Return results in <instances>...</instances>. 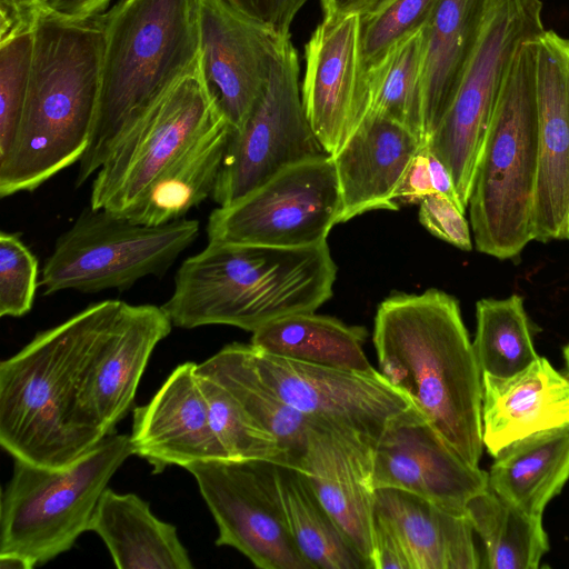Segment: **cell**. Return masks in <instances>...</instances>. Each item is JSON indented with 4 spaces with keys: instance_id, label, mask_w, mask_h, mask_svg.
<instances>
[{
    "instance_id": "6da1fadb",
    "label": "cell",
    "mask_w": 569,
    "mask_h": 569,
    "mask_svg": "<svg viewBox=\"0 0 569 569\" xmlns=\"http://www.w3.org/2000/svg\"><path fill=\"white\" fill-rule=\"evenodd\" d=\"M380 373L466 461L482 456V373L459 302L443 291L396 293L375 317Z\"/></svg>"
},
{
    "instance_id": "7a4b0ae2",
    "label": "cell",
    "mask_w": 569,
    "mask_h": 569,
    "mask_svg": "<svg viewBox=\"0 0 569 569\" xmlns=\"http://www.w3.org/2000/svg\"><path fill=\"white\" fill-rule=\"evenodd\" d=\"M104 48L102 14L68 20L39 8L27 98L0 159V196L33 191L79 162L93 130Z\"/></svg>"
},
{
    "instance_id": "3957f363",
    "label": "cell",
    "mask_w": 569,
    "mask_h": 569,
    "mask_svg": "<svg viewBox=\"0 0 569 569\" xmlns=\"http://www.w3.org/2000/svg\"><path fill=\"white\" fill-rule=\"evenodd\" d=\"M121 303L90 305L0 363V445L14 459L63 468L104 438L86 419L80 393L97 341Z\"/></svg>"
},
{
    "instance_id": "277c9868",
    "label": "cell",
    "mask_w": 569,
    "mask_h": 569,
    "mask_svg": "<svg viewBox=\"0 0 569 569\" xmlns=\"http://www.w3.org/2000/svg\"><path fill=\"white\" fill-rule=\"evenodd\" d=\"M336 274L327 241L302 248L208 241L181 263L162 308L179 328L227 325L254 332L316 311L332 297Z\"/></svg>"
},
{
    "instance_id": "5b68a950",
    "label": "cell",
    "mask_w": 569,
    "mask_h": 569,
    "mask_svg": "<svg viewBox=\"0 0 569 569\" xmlns=\"http://www.w3.org/2000/svg\"><path fill=\"white\" fill-rule=\"evenodd\" d=\"M200 0H120L102 13L100 96L77 187L99 170L119 137L200 58Z\"/></svg>"
},
{
    "instance_id": "8992f818",
    "label": "cell",
    "mask_w": 569,
    "mask_h": 569,
    "mask_svg": "<svg viewBox=\"0 0 569 569\" xmlns=\"http://www.w3.org/2000/svg\"><path fill=\"white\" fill-rule=\"evenodd\" d=\"M535 39L519 47L505 74L468 202L477 250L500 260L517 257L535 240L539 154Z\"/></svg>"
},
{
    "instance_id": "52a82bcc",
    "label": "cell",
    "mask_w": 569,
    "mask_h": 569,
    "mask_svg": "<svg viewBox=\"0 0 569 569\" xmlns=\"http://www.w3.org/2000/svg\"><path fill=\"white\" fill-rule=\"evenodd\" d=\"M131 455L130 436L113 432L63 468L14 459L1 493L0 553L23 556L37 567L71 549Z\"/></svg>"
},
{
    "instance_id": "ba28073f",
    "label": "cell",
    "mask_w": 569,
    "mask_h": 569,
    "mask_svg": "<svg viewBox=\"0 0 569 569\" xmlns=\"http://www.w3.org/2000/svg\"><path fill=\"white\" fill-rule=\"evenodd\" d=\"M199 230L194 219L149 226L89 207L56 240L39 286L46 296L64 290H128L142 278L162 277Z\"/></svg>"
},
{
    "instance_id": "9c48e42d",
    "label": "cell",
    "mask_w": 569,
    "mask_h": 569,
    "mask_svg": "<svg viewBox=\"0 0 569 569\" xmlns=\"http://www.w3.org/2000/svg\"><path fill=\"white\" fill-rule=\"evenodd\" d=\"M224 121L199 58L114 142L92 181L90 207L124 214L160 173Z\"/></svg>"
},
{
    "instance_id": "30bf717a",
    "label": "cell",
    "mask_w": 569,
    "mask_h": 569,
    "mask_svg": "<svg viewBox=\"0 0 569 569\" xmlns=\"http://www.w3.org/2000/svg\"><path fill=\"white\" fill-rule=\"evenodd\" d=\"M541 0H492L481 37L451 106L426 142L468 207L485 137L519 47L545 31Z\"/></svg>"
},
{
    "instance_id": "8fae6325",
    "label": "cell",
    "mask_w": 569,
    "mask_h": 569,
    "mask_svg": "<svg viewBox=\"0 0 569 569\" xmlns=\"http://www.w3.org/2000/svg\"><path fill=\"white\" fill-rule=\"evenodd\" d=\"M341 197L330 154L284 168L236 202L214 209L208 241L302 248L327 241Z\"/></svg>"
},
{
    "instance_id": "7c38bea8",
    "label": "cell",
    "mask_w": 569,
    "mask_h": 569,
    "mask_svg": "<svg viewBox=\"0 0 569 569\" xmlns=\"http://www.w3.org/2000/svg\"><path fill=\"white\" fill-rule=\"evenodd\" d=\"M299 71L290 39L246 122L232 131L211 197L219 207L236 202L287 167L329 154L306 116Z\"/></svg>"
},
{
    "instance_id": "4fadbf2b",
    "label": "cell",
    "mask_w": 569,
    "mask_h": 569,
    "mask_svg": "<svg viewBox=\"0 0 569 569\" xmlns=\"http://www.w3.org/2000/svg\"><path fill=\"white\" fill-rule=\"evenodd\" d=\"M184 469L217 523V546L234 548L260 569H311L289 530L277 463L211 460Z\"/></svg>"
},
{
    "instance_id": "5bb4252c",
    "label": "cell",
    "mask_w": 569,
    "mask_h": 569,
    "mask_svg": "<svg viewBox=\"0 0 569 569\" xmlns=\"http://www.w3.org/2000/svg\"><path fill=\"white\" fill-rule=\"evenodd\" d=\"M259 378L281 400L313 418L347 427L373 448L388 428L415 407L379 370L361 372L273 356L244 343Z\"/></svg>"
},
{
    "instance_id": "9a60e30c",
    "label": "cell",
    "mask_w": 569,
    "mask_h": 569,
    "mask_svg": "<svg viewBox=\"0 0 569 569\" xmlns=\"http://www.w3.org/2000/svg\"><path fill=\"white\" fill-rule=\"evenodd\" d=\"M200 63L219 108L238 131L267 88L274 60L290 37L223 0H200Z\"/></svg>"
},
{
    "instance_id": "2e32d148",
    "label": "cell",
    "mask_w": 569,
    "mask_h": 569,
    "mask_svg": "<svg viewBox=\"0 0 569 569\" xmlns=\"http://www.w3.org/2000/svg\"><path fill=\"white\" fill-rule=\"evenodd\" d=\"M372 486L407 491L466 513L467 503L488 488V472L466 461L415 406L376 446Z\"/></svg>"
},
{
    "instance_id": "e0dca14e",
    "label": "cell",
    "mask_w": 569,
    "mask_h": 569,
    "mask_svg": "<svg viewBox=\"0 0 569 569\" xmlns=\"http://www.w3.org/2000/svg\"><path fill=\"white\" fill-rule=\"evenodd\" d=\"M301 99L308 121L333 156L367 114L360 14L323 16L305 47Z\"/></svg>"
},
{
    "instance_id": "ac0fdd59",
    "label": "cell",
    "mask_w": 569,
    "mask_h": 569,
    "mask_svg": "<svg viewBox=\"0 0 569 569\" xmlns=\"http://www.w3.org/2000/svg\"><path fill=\"white\" fill-rule=\"evenodd\" d=\"M533 53L539 147L535 240H569V39L545 30L533 40Z\"/></svg>"
},
{
    "instance_id": "d6986e66",
    "label": "cell",
    "mask_w": 569,
    "mask_h": 569,
    "mask_svg": "<svg viewBox=\"0 0 569 569\" xmlns=\"http://www.w3.org/2000/svg\"><path fill=\"white\" fill-rule=\"evenodd\" d=\"M164 309L121 303L99 337L80 393L88 422L104 437L132 407L137 388L156 346L171 331Z\"/></svg>"
},
{
    "instance_id": "ffe728a7",
    "label": "cell",
    "mask_w": 569,
    "mask_h": 569,
    "mask_svg": "<svg viewBox=\"0 0 569 569\" xmlns=\"http://www.w3.org/2000/svg\"><path fill=\"white\" fill-rule=\"evenodd\" d=\"M373 450L353 430L313 419L300 463L317 497L369 569H373Z\"/></svg>"
},
{
    "instance_id": "44dd1931",
    "label": "cell",
    "mask_w": 569,
    "mask_h": 569,
    "mask_svg": "<svg viewBox=\"0 0 569 569\" xmlns=\"http://www.w3.org/2000/svg\"><path fill=\"white\" fill-rule=\"evenodd\" d=\"M196 369L191 361L179 365L151 400L133 410L129 435L133 455L152 466L154 473L170 466L229 460L212 429Z\"/></svg>"
},
{
    "instance_id": "7402d4cb",
    "label": "cell",
    "mask_w": 569,
    "mask_h": 569,
    "mask_svg": "<svg viewBox=\"0 0 569 569\" xmlns=\"http://www.w3.org/2000/svg\"><path fill=\"white\" fill-rule=\"evenodd\" d=\"M421 144L400 123L367 114L331 156L341 197L339 222L372 210H398L397 191Z\"/></svg>"
},
{
    "instance_id": "603a6c76",
    "label": "cell",
    "mask_w": 569,
    "mask_h": 569,
    "mask_svg": "<svg viewBox=\"0 0 569 569\" xmlns=\"http://www.w3.org/2000/svg\"><path fill=\"white\" fill-rule=\"evenodd\" d=\"M481 421L493 458L520 439L569 423V377L543 357L509 378L482 375Z\"/></svg>"
},
{
    "instance_id": "cb8c5ba5",
    "label": "cell",
    "mask_w": 569,
    "mask_h": 569,
    "mask_svg": "<svg viewBox=\"0 0 569 569\" xmlns=\"http://www.w3.org/2000/svg\"><path fill=\"white\" fill-rule=\"evenodd\" d=\"M375 517L399 540L410 569L482 567L466 513L451 512L413 493L376 490Z\"/></svg>"
},
{
    "instance_id": "d4e9b609",
    "label": "cell",
    "mask_w": 569,
    "mask_h": 569,
    "mask_svg": "<svg viewBox=\"0 0 569 569\" xmlns=\"http://www.w3.org/2000/svg\"><path fill=\"white\" fill-rule=\"evenodd\" d=\"M492 0H438L422 28V143L435 132L478 46Z\"/></svg>"
},
{
    "instance_id": "484cf974",
    "label": "cell",
    "mask_w": 569,
    "mask_h": 569,
    "mask_svg": "<svg viewBox=\"0 0 569 569\" xmlns=\"http://www.w3.org/2000/svg\"><path fill=\"white\" fill-rule=\"evenodd\" d=\"M119 569H192L177 528L158 519L136 493L107 488L90 522Z\"/></svg>"
},
{
    "instance_id": "4316f807",
    "label": "cell",
    "mask_w": 569,
    "mask_h": 569,
    "mask_svg": "<svg viewBox=\"0 0 569 569\" xmlns=\"http://www.w3.org/2000/svg\"><path fill=\"white\" fill-rule=\"evenodd\" d=\"M569 480V423L520 439L498 457L488 487L526 513L542 518Z\"/></svg>"
},
{
    "instance_id": "83f0119b",
    "label": "cell",
    "mask_w": 569,
    "mask_h": 569,
    "mask_svg": "<svg viewBox=\"0 0 569 569\" xmlns=\"http://www.w3.org/2000/svg\"><path fill=\"white\" fill-rule=\"evenodd\" d=\"M232 128L224 121L171 163L146 190L124 217L159 226L181 219L212 197Z\"/></svg>"
},
{
    "instance_id": "f1b7e54d",
    "label": "cell",
    "mask_w": 569,
    "mask_h": 569,
    "mask_svg": "<svg viewBox=\"0 0 569 569\" xmlns=\"http://www.w3.org/2000/svg\"><path fill=\"white\" fill-rule=\"evenodd\" d=\"M197 372L220 383L259 426L277 439L289 467L300 470L313 419L287 405L263 383L247 358L244 343L224 346L197 365Z\"/></svg>"
},
{
    "instance_id": "f546056e",
    "label": "cell",
    "mask_w": 569,
    "mask_h": 569,
    "mask_svg": "<svg viewBox=\"0 0 569 569\" xmlns=\"http://www.w3.org/2000/svg\"><path fill=\"white\" fill-rule=\"evenodd\" d=\"M368 332L313 312L279 318L252 332L250 343L267 353L331 368L373 372L365 351Z\"/></svg>"
},
{
    "instance_id": "4dcf8cb0",
    "label": "cell",
    "mask_w": 569,
    "mask_h": 569,
    "mask_svg": "<svg viewBox=\"0 0 569 569\" xmlns=\"http://www.w3.org/2000/svg\"><path fill=\"white\" fill-rule=\"evenodd\" d=\"M278 481L289 530L311 569H369L305 472L278 465Z\"/></svg>"
},
{
    "instance_id": "1f68e13d",
    "label": "cell",
    "mask_w": 569,
    "mask_h": 569,
    "mask_svg": "<svg viewBox=\"0 0 569 569\" xmlns=\"http://www.w3.org/2000/svg\"><path fill=\"white\" fill-rule=\"evenodd\" d=\"M466 515L483 543V567L539 568L549 550L542 518L526 513L489 487L467 503Z\"/></svg>"
},
{
    "instance_id": "d6a6232c",
    "label": "cell",
    "mask_w": 569,
    "mask_h": 569,
    "mask_svg": "<svg viewBox=\"0 0 569 569\" xmlns=\"http://www.w3.org/2000/svg\"><path fill=\"white\" fill-rule=\"evenodd\" d=\"M422 29L396 46L365 73L367 114L389 118L422 143ZM366 114V116H367Z\"/></svg>"
},
{
    "instance_id": "836d02e7",
    "label": "cell",
    "mask_w": 569,
    "mask_h": 569,
    "mask_svg": "<svg viewBox=\"0 0 569 569\" xmlns=\"http://www.w3.org/2000/svg\"><path fill=\"white\" fill-rule=\"evenodd\" d=\"M475 355L482 375L512 377L540 356L533 343V329L522 297L481 299L476 305Z\"/></svg>"
},
{
    "instance_id": "e575fe53",
    "label": "cell",
    "mask_w": 569,
    "mask_h": 569,
    "mask_svg": "<svg viewBox=\"0 0 569 569\" xmlns=\"http://www.w3.org/2000/svg\"><path fill=\"white\" fill-rule=\"evenodd\" d=\"M197 371V369H196ZM212 429L229 460L260 459L289 467L277 439L259 426L217 381L197 372Z\"/></svg>"
},
{
    "instance_id": "d590c367",
    "label": "cell",
    "mask_w": 569,
    "mask_h": 569,
    "mask_svg": "<svg viewBox=\"0 0 569 569\" xmlns=\"http://www.w3.org/2000/svg\"><path fill=\"white\" fill-rule=\"evenodd\" d=\"M438 0H387L360 16L363 72L377 66L401 41L421 30Z\"/></svg>"
},
{
    "instance_id": "8d00e7d4",
    "label": "cell",
    "mask_w": 569,
    "mask_h": 569,
    "mask_svg": "<svg viewBox=\"0 0 569 569\" xmlns=\"http://www.w3.org/2000/svg\"><path fill=\"white\" fill-rule=\"evenodd\" d=\"M33 56V27L0 39V159L10 151L21 120Z\"/></svg>"
},
{
    "instance_id": "74e56055",
    "label": "cell",
    "mask_w": 569,
    "mask_h": 569,
    "mask_svg": "<svg viewBox=\"0 0 569 569\" xmlns=\"http://www.w3.org/2000/svg\"><path fill=\"white\" fill-rule=\"evenodd\" d=\"M38 259L16 233H0V316L22 317L34 301Z\"/></svg>"
},
{
    "instance_id": "f35d334b",
    "label": "cell",
    "mask_w": 569,
    "mask_h": 569,
    "mask_svg": "<svg viewBox=\"0 0 569 569\" xmlns=\"http://www.w3.org/2000/svg\"><path fill=\"white\" fill-rule=\"evenodd\" d=\"M419 220L435 237L461 250H471V234L465 211L447 197L431 193L423 198Z\"/></svg>"
},
{
    "instance_id": "ab89813d",
    "label": "cell",
    "mask_w": 569,
    "mask_h": 569,
    "mask_svg": "<svg viewBox=\"0 0 569 569\" xmlns=\"http://www.w3.org/2000/svg\"><path fill=\"white\" fill-rule=\"evenodd\" d=\"M238 11L257 19L283 37H290V28L301 8L309 0H223Z\"/></svg>"
},
{
    "instance_id": "60d3db41",
    "label": "cell",
    "mask_w": 569,
    "mask_h": 569,
    "mask_svg": "<svg viewBox=\"0 0 569 569\" xmlns=\"http://www.w3.org/2000/svg\"><path fill=\"white\" fill-rule=\"evenodd\" d=\"M431 193L435 191L429 171V148L422 143L403 177L396 194V201L398 203H420Z\"/></svg>"
},
{
    "instance_id": "b9f144b4",
    "label": "cell",
    "mask_w": 569,
    "mask_h": 569,
    "mask_svg": "<svg viewBox=\"0 0 569 569\" xmlns=\"http://www.w3.org/2000/svg\"><path fill=\"white\" fill-rule=\"evenodd\" d=\"M38 10V0H0V39L33 27Z\"/></svg>"
},
{
    "instance_id": "7bdbcfd3",
    "label": "cell",
    "mask_w": 569,
    "mask_h": 569,
    "mask_svg": "<svg viewBox=\"0 0 569 569\" xmlns=\"http://www.w3.org/2000/svg\"><path fill=\"white\" fill-rule=\"evenodd\" d=\"M111 0H38L39 8L63 19L82 20L103 13Z\"/></svg>"
},
{
    "instance_id": "ee69618b",
    "label": "cell",
    "mask_w": 569,
    "mask_h": 569,
    "mask_svg": "<svg viewBox=\"0 0 569 569\" xmlns=\"http://www.w3.org/2000/svg\"><path fill=\"white\" fill-rule=\"evenodd\" d=\"M429 171L435 193L442 194L453 201L461 210L466 208L457 193L452 177L446 166L429 150Z\"/></svg>"
},
{
    "instance_id": "f6af8a7d",
    "label": "cell",
    "mask_w": 569,
    "mask_h": 569,
    "mask_svg": "<svg viewBox=\"0 0 569 569\" xmlns=\"http://www.w3.org/2000/svg\"><path fill=\"white\" fill-rule=\"evenodd\" d=\"M387 0H321L323 16L366 14Z\"/></svg>"
},
{
    "instance_id": "bcb514c9",
    "label": "cell",
    "mask_w": 569,
    "mask_h": 569,
    "mask_svg": "<svg viewBox=\"0 0 569 569\" xmlns=\"http://www.w3.org/2000/svg\"><path fill=\"white\" fill-rule=\"evenodd\" d=\"M1 569H31L33 563L23 556L17 553H0Z\"/></svg>"
},
{
    "instance_id": "7dc6e473",
    "label": "cell",
    "mask_w": 569,
    "mask_h": 569,
    "mask_svg": "<svg viewBox=\"0 0 569 569\" xmlns=\"http://www.w3.org/2000/svg\"><path fill=\"white\" fill-rule=\"evenodd\" d=\"M567 376L569 377V343L562 349Z\"/></svg>"
}]
</instances>
